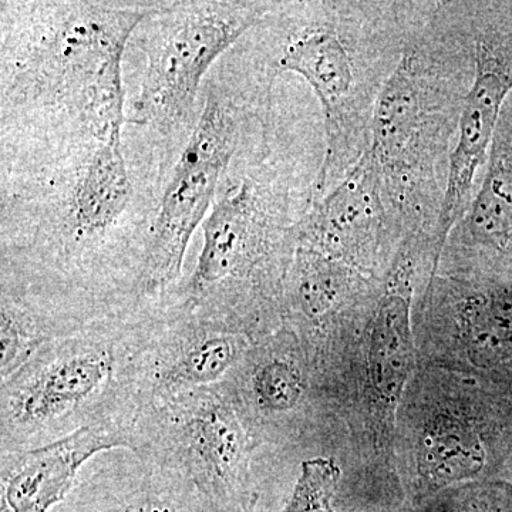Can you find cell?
Segmentation results:
<instances>
[{
    "instance_id": "1",
    "label": "cell",
    "mask_w": 512,
    "mask_h": 512,
    "mask_svg": "<svg viewBox=\"0 0 512 512\" xmlns=\"http://www.w3.org/2000/svg\"><path fill=\"white\" fill-rule=\"evenodd\" d=\"M474 73L471 2H431L373 119L366 154L413 231L433 242Z\"/></svg>"
},
{
    "instance_id": "2",
    "label": "cell",
    "mask_w": 512,
    "mask_h": 512,
    "mask_svg": "<svg viewBox=\"0 0 512 512\" xmlns=\"http://www.w3.org/2000/svg\"><path fill=\"white\" fill-rule=\"evenodd\" d=\"M160 311L94 319L50 340L0 380V453L46 446L89 427L136 431Z\"/></svg>"
},
{
    "instance_id": "3",
    "label": "cell",
    "mask_w": 512,
    "mask_h": 512,
    "mask_svg": "<svg viewBox=\"0 0 512 512\" xmlns=\"http://www.w3.org/2000/svg\"><path fill=\"white\" fill-rule=\"evenodd\" d=\"M431 2H316L286 33L275 73H296L318 97L325 158L312 185L322 200L363 157L384 87Z\"/></svg>"
},
{
    "instance_id": "4",
    "label": "cell",
    "mask_w": 512,
    "mask_h": 512,
    "mask_svg": "<svg viewBox=\"0 0 512 512\" xmlns=\"http://www.w3.org/2000/svg\"><path fill=\"white\" fill-rule=\"evenodd\" d=\"M8 53L3 97L74 119L97 141L121 133V62L158 5L47 3Z\"/></svg>"
},
{
    "instance_id": "5",
    "label": "cell",
    "mask_w": 512,
    "mask_h": 512,
    "mask_svg": "<svg viewBox=\"0 0 512 512\" xmlns=\"http://www.w3.org/2000/svg\"><path fill=\"white\" fill-rule=\"evenodd\" d=\"M301 218L289 214L285 195L262 171L242 178L202 222L194 272L165 302L234 320L258 338L282 328V295Z\"/></svg>"
},
{
    "instance_id": "6",
    "label": "cell",
    "mask_w": 512,
    "mask_h": 512,
    "mask_svg": "<svg viewBox=\"0 0 512 512\" xmlns=\"http://www.w3.org/2000/svg\"><path fill=\"white\" fill-rule=\"evenodd\" d=\"M397 421L414 494L458 484L511 481L512 396L474 377L413 376ZM397 424V423H396Z\"/></svg>"
},
{
    "instance_id": "7",
    "label": "cell",
    "mask_w": 512,
    "mask_h": 512,
    "mask_svg": "<svg viewBox=\"0 0 512 512\" xmlns=\"http://www.w3.org/2000/svg\"><path fill=\"white\" fill-rule=\"evenodd\" d=\"M262 444L227 383L181 393L148 407L133 454L194 485L210 512H252L254 457Z\"/></svg>"
},
{
    "instance_id": "8",
    "label": "cell",
    "mask_w": 512,
    "mask_h": 512,
    "mask_svg": "<svg viewBox=\"0 0 512 512\" xmlns=\"http://www.w3.org/2000/svg\"><path fill=\"white\" fill-rule=\"evenodd\" d=\"M274 10L269 2H178L158 5L141 23L138 46L146 55L133 120L171 131L191 119L202 79L249 29Z\"/></svg>"
},
{
    "instance_id": "9",
    "label": "cell",
    "mask_w": 512,
    "mask_h": 512,
    "mask_svg": "<svg viewBox=\"0 0 512 512\" xmlns=\"http://www.w3.org/2000/svg\"><path fill=\"white\" fill-rule=\"evenodd\" d=\"M241 114L228 101L208 93L200 120L181 153L173 177L143 248L137 301L146 308L161 306L180 279L185 252L217 195L241 136Z\"/></svg>"
},
{
    "instance_id": "10",
    "label": "cell",
    "mask_w": 512,
    "mask_h": 512,
    "mask_svg": "<svg viewBox=\"0 0 512 512\" xmlns=\"http://www.w3.org/2000/svg\"><path fill=\"white\" fill-rule=\"evenodd\" d=\"M420 303L424 339L447 348L450 372L512 396V269H437Z\"/></svg>"
},
{
    "instance_id": "11",
    "label": "cell",
    "mask_w": 512,
    "mask_h": 512,
    "mask_svg": "<svg viewBox=\"0 0 512 512\" xmlns=\"http://www.w3.org/2000/svg\"><path fill=\"white\" fill-rule=\"evenodd\" d=\"M476 73L467 94L434 251L440 262L451 231L476 194L478 173L487 163L498 123L512 94V2H471Z\"/></svg>"
},
{
    "instance_id": "12",
    "label": "cell",
    "mask_w": 512,
    "mask_h": 512,
    "mask_svg": "<svg viewBox=\"0 0 512 512\" xmlns=\"http://www.w3.org/2000/svg\"><path fill=\"white\" fill-rule=\"evenodd\" d=\"M417 235L367 154L298 224L296 247L339 259L384 281L404 244Z\"/></svg>"
},
{
    "instance_id": "13",
    "label": "cell",
    "mask_w": 512,
    "mask_h": 512,
    "mask_svg": "<svg viewBox=\"0 0 512 512\" xmlns=\"http://www.w3.org/2000/svg\"><path fill=\"white\" fill-rule=\"evenodd\" d=\"M434 268L433 239L414 235L397 255L372 315L360 329L365 393L387 440L396 429L397 413L416 369L414 293L421 276L430 278Z\"/></svg>"
},
{
    "instance_id": "14",
    "label": "cell",
    "mask_w": 512,
    "mask_h": 512,
    "mask_svg": "<svg viewBox=\"0 0 512 512\" xmlns=\"http://www.w3.org/2000/svg\"><path fill=\"white\" fill-rule=\"evenodd\" d=\"M258 339L234 320L164 303L147 353L144 410L228 382Z\"/></svg>"
},
{
    "instance_id": "15",
    "label": "cell",
    "mask_w": 512,
    "mask_h": 512,
    "mask_svg": "<svg viewBox=\"0 0 512 512\" xmlns=\"http://www.w3.org/2000/svg\"><path fill=\"white\" fill-rule=\"evenodd\" d=\"M318 375L308 350L282 326L256 340L225 383L264 446L301 436L312 414Z\"/></svg>"
},
{
    "instance_id": "16",
    "label": "cell",
    "mask_w": 512,
    "mask_h": 512,
    "mask_svg": "<svg viewBox=\"0 0 512 512\" xmlns=\"http://www.w3.org/2000/svg\"><path fill=\"white\" fill-rule=\"evenodd\" d=\"M136 448V431L89 427L46 446L0 453V512H49L97 454Z\"/></svg>"
},
{
    "instance_id": "17",
    "label": "cell",
    "mask_w": 512,
    "mask_h": 512,
    "mask_svg": "<svg viewBox=\"0 0 512 512\" xmlns=\"http://www.w3.org/2000/svg\"><path fill=\"white\" fill-rule=\"evenodd\" d=\"M443 255L453 256L454 266L512 269V117L505 109L481 183Z\"/></svg>"
},
{
    "instance_id": "18",
    "label": "cell",
    "mask_w": 512,
    "mask_h": 512,
    "mask_svg": "<svg viewBox=\"0 0 512 512\" xmlns=\"http://www.w3.org/2000/svg\"><path fill=\"white\" fill-rule=\"evenodd\" d=\"M131 197L121 133L97 141L77 170L67 200V228L77 244L104 234L126 210Z\"/></svg>"
},
{
    "instance_id": "19",
    "label": "cell",
    "mask_w": 512,
    "mask_h": 512,
    "mask_svg": "<svg viewBox=\"0 0 512 512\" xmlns=\"http://www.w3.org/2000/svg\"><path fill=\"white\" fill-rule=\"evenodd\" d=\"M101 466L116 500L110 512H210L190 481L136 454Z\"/></svg>"
},
{
    "instance_id": "20",
    "label": "cell",
    "mask_w": 512,
    "mask_h": 512,
    "mask_svg": "<svg viewBox=\"0 0 512 512\" xmlns=\"http://www.w3.org/2000/svg\"><path fill=\"white\" fill-rule=\"evenodd\" d=\"M333 458L313 457L302 461L291 498L282 512H328L340 480Z\"/></svg>"
},
{
    "instance_id": "21",
    "label": "cell",
    "mask_w": 512,
    "mask_h": 512,
    "mask_svg": "<svg viewBox=\"0 0 512 512\" xmlns=\"http://www.w3.org/2000/svg\"><path fill=\"white\" fill-rule=\"evenodd\" d=\"M505 110H507L508 113H510V116L512 117V94L510 96V99H508V103L507 106H505Z\"/></svg>"
},
{
    "instance_id": "22",
    "label": "cell",
    "mask_w": 512,
    "mask_h": 512,
    "mask_svg": "<svg viewBox=\"0 0 512 512\" xmlns=\"http://www.w3.org/2000/svg\"><path fill=\"white\" fill-rule=\"evenodd\" d=\"M328 512H335V511H333V508L330 507Z\"/></svg>"
},
{
    "instance_id": "23",
    "label": "cell",
    "mask_w": 512,
    "mask_h": 512,
    "mask_svg": "<svg viewBox=\"0 0 512 512\" xmlns=\"http://www.w3.org/2000/svg\"><path fill=\"white\" fill-rule=\"evenodd\" d=\"M511 483H512V473H511Z\"/></svg>"
},
{
    "instance_id": "24",
    "label": "cell",
    "mask_w": 512,
    "mask_h": 512,
    "mask_svg": "<svg viewBox=\"0 0 512 512\" xmlns=\"http://www.w3.org/2000/svg\"><path fill=\"white\" fill-rule=\"evenodd\" d=\"M106 512H110L109 510H107Z\"/></svg>"
}]
</instances>
